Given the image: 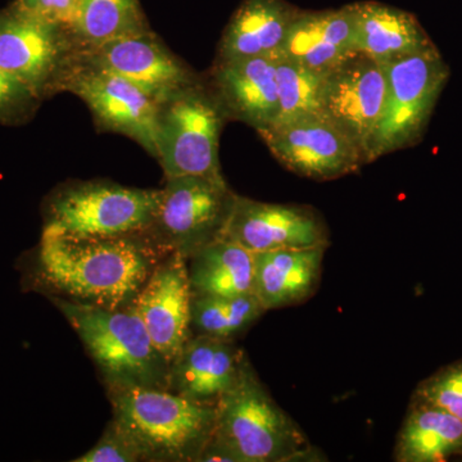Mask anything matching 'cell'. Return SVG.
Listing matches in <instances>:
<instances>
[{
    "label": "cell",
    "mask_w": 462,
    "mask_h": 462,
    "mask_svg": "<svg viewBox=\"0 0 462 462\" xmlns=\"http://www.w3.org/2000/svg\"><path fill=\"white\" fill-rule=\"evenodd\" d=\"M329 245L254 254V294L266 311L298 305L315 293Z\"/></svg>",
    "instance_id": "20"
},
{
    "label": "cell",
    "mask_w": 462,
    "mask_h": 462,
    "mask_svg": "<svg viewBox=\"0 0 462 462\" xmlns=\"http://www.w3.org/2000/svg\"><path fill=\"white\" fill-rule=\"evenodd\" d=\"M42 100L23 81L0 69V124L26 123L38 111Z\"/></svg>",
    "instance_id": "27"
},
{
    "label": "cell",
    "mask_w": 462,
    "mask_h": 462,
    "mask_svg": "<svg viewBox=\"0 0 462 462\" xmlns=\"http://www.w3.org/2000/svg\"><path fill=\"white\" fill-rule=\"evenodd\" d=\"M462 454V421L451 413L419 403L398 436L394 457L400 462H439Z\"/></svg>",
    "instance_id": "23"
},
{
    "label": "cell",
    "mask_w": 462,
    "mask_h": 462,
    "mask_svg": "<svg viewBox=\"0 0 462 462\" xmlns=\"http://www.w3.org/2000/svg\"><path fill=\"white\" fill-rule=\"evenodd\" d=\"M29 14L69 29L74 18L76 0H14Z\"/></svg>",
    "instance_id": "30"
},
{
    "label": "cell",
    "mask_w": 462,
    "mask_h": 462,
    "mask_svg": "<svg viewBox=\"0 0 462 462\" xmlns=\"http://www.w3.org/2000/svg\"><path fill=\"white\" fill-rule=\"evenodd\" d=\"M187 260L193 297L254 293V254L242 245L218 238Z\"/></svg>",
    "instance_id": "22"
},
{
    "label": "cell",
    "mask_w": 462,
    "mask_h": 462,
    "mask_svg": "<svg viewBox=\"0 0 462 462\" xmlns=\"http://www.w3.org/2000/svg\"><path fill=\"white\" fill-rule=\"evenodd\" d=\"M325 75V72L315 71L293 60L279 57L276 67L279 116L275 125L309 115L321 114Z\"/></svg>",
    "instance_id": "26"
},
{
    "label": "cell",
    "mask_w": 462,
    "mask_h": 462,
    "mask_svg": "<svg viewBox=\"0 0 462 462\" xmlns=\"http://www.w3.org/2000/svg\"><path fill=\"white\" fill-rule=\"evenodd\" d=\"M63 91L83 100L100 132L127 136L157 158L160 105L136 85L72 53L57 84Z\"/></svg>",
    "instance_id": "9"
},
{
    "label": "cell",
    "mask_w": 462,
    "mask_h": 462,
    "mask_svg": "<svg viewBox=\"0 0 462 462\" xmlns=\"http://www.w3.org/2000/svg\"><path fill=\"white\" fill-rule=\"evenodd\" d=\"M300 12L287 0H243L225 27L216 60L281 57Z\"/></svg>",
    "instance_id": "19"
},
{
    "label": "cell",
    "mask_w": 462,
    "mask_h": 462,
    "mask_svg": "<svg viewBox=\"0 0 462 462\" xmlns=\"http://www.w3.org/2000/svg\"><path fill=\"white\" fill-rule=\"evenodd\" d=\"M298 424L279 406L248 361L216 404L214 434L199 461L288 462L311 454Z\"/></svg>",
    "instance_id": "2"
},
{
    "label": "cell",
    "mask_w": 462,
    "mask_h": 462,
    "mask_svg": "<svg viewBox=\"0 0 462 462\" xmlns=\"http://www.w3.org/2000/svg\"><path fill=\"white\" fill-rule=\"evenodd\" d=\"M226 121L205 79L160 103L156 160L165 179L188 175L224 179L218 149Z\"/></svg>",
    "instance_id": "7"
},
{
    "label": "cell",
    "mask_w": 462,
    "mask_h": 462,
    "mask_svg": "<svg viewBox=\"0 0 462 462\" xmlns=\"http://www.w3.org/2000/svg\"><path fill=\"white\" fill-rule=\"evenodd\" d=\"M188 260L173 252L158 263L133 300L152 342L171 364L193 337Z\"/></svg>",
    "instance_id": "15"
},
{
    "label": "cell",
    "mask_w": 462,
    "mask_h": 462,
    "mask_svg": "<svg viewBox=\"0 0 462 462\" xmlns=\"http://www.w3.org/2000/svg\"><path fill=\"white\" fill-rule=\"evenodd\" d=\"M103 374L107 388L169 389L170 364L158 352L135 306L103 309L51 298Z\"/></svg>",
    "instance_id": "4"
},
{
    "label": "cell",
    "mask_w": 462,
    "mask_h": 462,
    "mask_svg": "<svg viewBox=\"0 0 462 462\" xmlns=\"http://www.w3.org/2000/svg\"><path fill=\"white\" fill-rule=\"evenodd\" d=\"M355 14V50L380 65L434 50L436 44L415 14L384 3L357 2Z\"/></svg>",
    "instance_id": "21"
},
{
    "label": "cell",
    "mask_w": 462,
    "mask_h": 462,
    "mask_svg": "<svg viewBox=\"0 0 462 462\" xmlns=\"http://www.w3.org/2000/svg\"><path fill=\"white\" fill-rule=\"evenodd\" d=\"M355 51L354 7L346 5L327 11L300 9L281 57L327 74Z\"/></svg>",
    "instance_id": "18"
},
{
    "label": "cell",
    "mask_w": 462,
    "mask_h": 462,
    "mask_svg": "<svg viewBox=\"0 0 462 462\" xmlns=\"http://www.w3.org/2000/svg\"><path fill=\"white\" fill-rule=\"evenodd\" d=\"M383 66L387 91L382 116L365 152L366 163L421 142L451 75L438 48Z\"/></svg>",
    "instance_id": "6"
},
{
    "label": "cell",
    "mask_w": 462,
    "mask_h": 462,
    "mask_svg": "<svg viewBox=\"0 0 462 462\" xmlns=\"http://www.w3.org/2000/svg\"><path fill=\"white\" fill-rule=\"evenodd\" d=\"M165 257L144 234L115 238L42 234L39 273L67 300L115 310L133 303Z\"/></svg>",
    "instance_id": "1"
},
{
    "label": "cell",
    "mask_w": 462,
    "mask_h": 462,
    "mask_svg": "<svg viewBox=\"0 0 462 462\" xmlns=\"http://www.w3.org/2000/svg\"><path fill=\"white\" fill-rule=\"evenodd\" d=\"M247 363L233 340L191 337L170 366L169 391L207 406H216L239 379Z\"/></svg>",
    "instance_id": "17"
},
{
    "label": "cell",
    "mask_w": 462,
    "mask_h": 462,
    "mask_svg": "<svg viewBox=\"0 0 462 462\" xmlns=\"http://www.w3.org/2000/svg\"><path fill=\"white\" fill-rule=\"evenodd\" d=\"M74 53L123 76L158 105L202 80L181 58L167 48L153 30Z\"/></svg>",
    "instance_id": "13"
},
{
    "label": "cell",
    "mask_w": 462,
    "mask_h": 462,
    "mask_svg": "<svg viewBox=\"0 0 462 462\" xmlns=\"http://www.w3.org/2000/svg\"><path fill=\"white\" fill-rule=\"evenodd\" d=\"M278 58L215 60L206 81L227 120L247 124L256 132L275 125L279 116Z\"/></svg>",
    "instance_id": "16"
},
{
    "label": "cell",
    "mask_w": 462,
    "mask_h": 462,
    "mask_svg": "<svg viewBox=\"0 0 462 462\" xmlns=\"http://www.w3.org/2000/svg\"><path fill=\"white\" fill-rule=\"evenodd\" d=\"M72 53L74 45L65 26L29 14L16 2L0 11V69L42 99L56 96Z\"/></svg>",
    "instance_id": "10"
},
{
    "label": "cell",
    "mask_w": 462,
    "mask_h": 462,
    "mask_svg": "<svg viewBox=\"0 0 462 462\" xmlns=\"http://www.w3.org/2000/svg\"><path fill=\"white\" fill-rule=\"evenodd\" d=\"M143 456L135 443L112 420L103 431L97 445L72 462H138Z\"/></svg>",
    "instance_id": "29"
},
{
    "label": "cell",
    "mask_w": 462,
    "mask_h": 462,
    "mask_svg": "<svg viewBox=\"0 0 462 462\" xmlns=\"http://www.w3.org/2000/svg\"><path fill=\"white\" fill-rule=\"evenodd\" d=\"M418 397L462 421V364L422 383Z\"/></svg>",
    "instance_id": "28"
},
{
    "label": "cell",
    "mask_w": 462,
    "mask_h": 462,
    "mask_svg": "<svg viewBox=\"0 0 462 462\" xmlns=\"http://www.w3.org/2000/svg\"><path fill=\"white\" fill-rule=\"evenodd\" d=\"M289 171L328 181L357 172L363 151L322 114L305 116L257 132Z\"/></svg>",
    "instance_id": "11"
},
{
    "label": "cell",
    "mask_w": 462,
    "mask_h": 462,
    "mask_svg": "<svg viewBox=\"0 0 462 462\" xmlns=\"http://www.w3.org/2000/svg\"><path fill=\"white\" fill-rule=\"evenodd\" d=\"M385 91L384 66L360 51L349 54L325 75L321 114L363 151L364 157L384 107Z\"/></svg>",
    "instance_id": "12"
},
{
    "label": "cell",
    "mask_w": 462,
    "mask_h": 462,
    "mask_svg": "<svg viewBox=\"0 0 462 462\" xmlns=\"http://www.w3.org/2000/svg\"><path fill=\"white\" fill-rule=\"evenodd\" d=\"M74 51H85L105 42L151 32L141 0H76L69 26Z\"/></svg>",
    "instance_id": "24"
},
{
    "label": "cell",
    "mask_w": 462,
    "mask_h": 462,
    "mask_svg": "<svg viewBox=\"0 0 462 462\" xmlns=\"http://www.w3.org/2000/svg\"><path fill=\"white\" fill-rule=\"evenodd\" d=\"M161 189H141L112 181L69 182L54 191L42 234L69 238H115L148 229Z\"/></svg>",
    "instance_id": "5"
},
{
    "label": "cell",
    "mask_w": 462,
    "mask_h": 462,
    "mask_svg": "<svg viewBox=\"0 0 462 462\" xmlns=\"http://www.w3.org/2000/svg\"><path fill=\"white\" fill-rule=\"evenodd\" d=\"M236 197L225 178L166 179L156 214L143 234L165 256L178 252L188 258L221 238Z\"/></svg>",
    "instance_id": "8"
},
{
    "label": "cell",
    "mask_w": 462,
    "mask_h": 462,
    "mask_svg": "<svg viewBox=\"0 0 462 462\" xmlns=\"http://www.w3.org/2000/svg\"><path fill=\"white\" fill-rule=\"evenodd\" d=\"M221 238L252 254L329 245V231L311 207L260 202L236 194Z\"/></svg>",
    "instance_id": "14"
},
{
    "label": "cell",
    "mask_w": 462,
    "mask_h": 462,
    "mask_svg": "<svg viewBox=\"0 0 462 462\" xmlns=\"http://www.w3.org/2000/svg\"><path fill=\"white\" fill-rule=\"evenodd\" d=\"M114 420L135 443L143 461H199L214 434L216 406L169 391L108 388Z\"/></svg>",
    "instance_id": "3"
},
{
    "label": "cell",
    "mask_w": 462,
    "mask_h": 462,
    "mask_svg": "<svg viewBox=\"0 0 462 462\" xmlns=\"http://www.w3.org/2000/svg\"><path fill=\"white\" fill-rule=\"evenodd\" d=\"M266 310L254 293L240 296H200L191 300V330L202 336L234 340Z\"/></svg>",
    "instance_id": "25"
}]
</instances>
